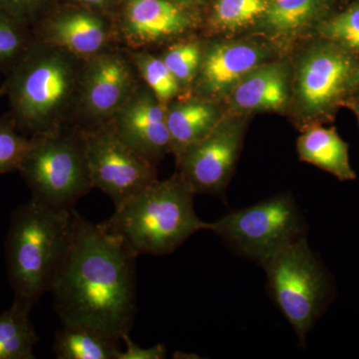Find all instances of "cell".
<instances>
[{"label": "cell", "mask_w": 359, "mask_h": 359, "mask_svg": "<svg viewBox=\"0 0 359 359\" xmlns=\"http://www.w3.org/2000/svg\"><path fill=\"white\" fill-rule=\"evenodd\" d=\"M32 145V137L21 133L7 112L0 117V174L20 171Z\"/></svg>", "instance_id": "cell-26"}, {"label": "cell", "mask_w": 359, "mask_h": 359, "mask_svg": "<svg viewBox=\"0 0 359 359\" xmlns=\"http://www.w3.org/2000/svg\"><path fill=\"white\" fill-rule=\"evenodd\" d=\"M60 4L62 0H0V9L32 28Z\"/></svg>", "instance_id": "cell-28"}, {"label": "cell", "mask_w": 359, "mask_h": 359, "mask_svg": "<svg viewBox=\"0 0 359 359\" xmlns=\"http://www.w3.org/2000/svg\"><path fill=\"white\" fill-rule=\"evenodd\" d=\"M262 266L271 299L304 344L332 295L327 271L306 237L283 248Z\"/></svg>", "instance_id": "cell-5"}, {"label": "cell", "mask_w": 359, "mask_h": 359, "mask_svg": "<svg viewBox=\"0 0 359 359\" xmlns=\"http://www.w3.org/2000/svg\"><path fill=\"white\" fill-rule=\"evenodd\" d=\"M83 133L92 185L115 208L158 180L156 165L124 143L111 121Z\"/></svg>", "instance_id": "cell-9"}, {"label": "cell", "mask_w": 359, "mask_h": 359, "mask_svg": "<svg viewBox=\"0 0 359 359\" xmlns=\"http://www.w3.org/2000/svg\"><path fill=\"white\" fill-rule=\"evenodd\" d=\"M18 172L32 199L56 207H73L93 189L84 133L74 126L32 137Z\"/></svg>", "instance_id": "cell-6"}, {"label": "cell", "mask_w": 359, "mask_h": 359, "mask_svg": "<svg viewBox=\"0 0 359 359\" xmlns=\"http://www.w3.org/2000/svg\"><path fill=\"white\" fill-rule=\"evenodd\" d=\"M204 45L200 40L185 39L167 45L158 53L184 92L192 89L202 63Z\"/></svg>", "instance_id": "cell-23"}, {"label": "cell", "mask_w": 359, "mask_h": 359, "mask_svg": "<svg viewBox=\"0 0 359 359\" xmlns=\"http://www.w3.org/2000/svg\"><path fill=\"white\" fill-rule=\"evenodd\" d=\"M111 123L124 143L153 164L172 152L167 106L143 83L135 90Z\"/></svg>", "instance_id": "cell-14"}, {"label": "cell", "mask_w": 359, "mask_h": 359, "mask_svg": "<svg viewBox=\"0 0 359 359\" xmlns=\"http://www.w3.org/2000/svg\"><path fill=\"white\" fill-rule=\"evenodd\" d=\"M120 342L92 328L62 325L55 335L53 351L58 359H118Z\"/></svg>", "instance_id": "cell-19"}, {"label": "cell", "mask_w": 359, "mask_h": 359, "mask_svg": "<svg viewBox=\"0 0 359 359\" xmlns=\"http://www.w3.org/2000/svg\"><path fill=\"white\" fill-rule=\"evenodd\" d=\"M297 153L302 161L325 170L340 181L356 178L349 162L348 145L334 129L311 127L299 137Z\"/></svg>", "instance_id": "cell-18"}, {"label": "cell", "mask_w": 359, "mask_h": 359, "mask_svg": "<svg viewBox=\"0 0 359 359\" xmlns=\"http://www.w3.org/2000/svg\"><path fill=\"white\" fill-rule=\"evenodd\" d=\"M287 76L280 63L259 65L233 89L231 102L245 111L280 109L287 99Z\"/></svg>", "instance_id": "cell-17"}, {"label": "cell", "mask_w": 359, "mask_h": 359, "mask_svg": "<svg viewBox=\"0 0 359 359\" xmlns=\"http://www.w3.org/2000/svg\"><path fill=\"white\" fill-rule=\"evenodd\" d=\"M4 95H2V92H1V89H0V97H2Z\"/></svg>", "instance_id": "cell-34"}, {"label": "cell", "mask_w": 359, "mask_h": 359, "mask_svg": "<svg viewBox=\"0 0 359 359\" xmlns=\"http://www.w3.org/2000/svg\"><path fill=\"white\" fill-rule=\"evenodd\" d=\"M141 84L128 52L122 47L86 59L71 126L89 131L110 122Z\"/></svg>", "instance_id": "cell-8"}, {"label": "cell", "mask_w": 359, "mask_h": 359, "mask_svg": "<svg viewBox=\"0 0 359 359\" xmlns=\"http://www.w3.org/2000/svg\"><path fill=\"white\" fill-rule=\"evenodd\" d=\"M348 93H359V61L349 79Z\"/></svg>", "instance_id": "cell-31"}, {"label": "cell", "mask_w": 359, "mask_h": 359, "mask_svg": "<svg viewBox=\"0 0 359 359\" xmlns=\"http://www.w3.org/2000/svg\"><path fill=\"white\" fill-rule=\"evenodd\" d=\"M77 212L30 199L11 217L6 259L14 301L32 311L52 285L65 263Z\"/></svg>", "instance_id": "cell-3"}, {"label": "cell", "mask_w": 359, "mask_h": 359, "mask_svg": "<svg viewBox=\"0 0 359 359\" xmlns=\"http://www.w3.org/2000/svg\"><path fill=\"white\" fill-rule=\"evenodd\" d=\"M351 108L355 113L356 117H358L359 122V101H355V102L351 103Z\"/></svg>", "instance_id": "cell-33"}, {"label": "cell", "mask_w": 359, "mask_h": 359, "mask_svg": "<svg viewBox=\"0 0 359 359\" xmlns=\"http://www.w3.org/2000/svg\"><path fill=\"white\" fill-rule=\"evenodd\" d=\"M244 133L243 120L221 119L205 138L177 156L178 174L196 195L223 196L240 155Z\"/></svg>", "instance_id": "cell-11"}, {"label": "cell", "mask_w": 359, "mask_h": 359, "mask_svg": "<svg viewBox=\"0 0 359 359\" xmlns=\"http://www.w3.org/2000/svg\"><path fill=\"white\" fill-rule=\"evenodd\" d=\"M193 192L178 173L156 180L135 194L101 226L119 238L137 257L175 252L194 233L209 230L194 208Z\"/></svg>", "instance_id": "cell-4"}, {"label": "cell", "mask_w": 359, "mask_h": 359, "mask_svg": "<svg viewBox=\"0 0 359 359\" xmlns=\"http://www.w3.org/2000/svg\"><path fill=\"white\" fill-rule=\"evenodd\" d=\"M84 61L65 49L35 41L7 73L0 89L21 133L44 136L72 125Z\"/></svg>", "instance_id": "cell-2"}, {"label": "cell", "mask_w": 359, "mask_h": 359, "mask_svg": "<svg viewBox=\"0 0 359 359\" xmlns=\"http://www.w3.org/2000/svg\"><path fill=\"white\" fill-rule=\"evenodd\" d=\"M126 50L142 83L153 92L160 102L167 106L182 95L184 90L159 54L149 50Z\"/></svg>", "instance_id": "cell-22"}, {"label": "cell", "mask_w": 359, "mask_h": 359, "mask_svg": "<svg viewBox=\"0 0 359 359\" xmlns=\"http://www.w3.org/2000/svg\"><path fill=\"white\" fill-rule=\"evenodd\" d=\"M120 1L121 0H62V2H65V4L88 7V8L102 11V13L110 14V15H114Z\"/></svg>", "instance_id": "cell-30"}, {"label": "cell", "mask_w": 359, "mask_h": 359, "mask_svg": "<svg viewBox=\"0 0 359 359\" xmlns=\"http://www.w3.org/2000/svg\"><path fill=\"white\" fill-rule=\"evenodd\" d=\"M136 257L101 224L77 212L69 252L50 290L62 325L92 328L122 341L136 313Z\"/></svg>", "instance_id": "cell-1"}, {"label": "cell", "mask_w": 359, "mask_h": 359, "mask_svg": "<svg viewBox=\"0 0 359 359\" xmlns=\"http://www.w3.org/2000/svg\"><path fill=\"white\" fill-rule=\"evenodd\" d=\"M320 33L327 41L344 50L359 52V2L323 21Z\"/></svg>", "instance_id": "cell-27"}, {"label": "cell", "mask_w": 359, "mask_h": 359, "mask_svg": "<svg viewBox=\"0 0 359 359\" xmlns=\"http://www.w3.org/2000/svg\"><path fill=\"white\" fill-rule=\"evenodd\" d=\"M175 4H180V6L189 7V8H198L205 4L207 0H172Z\"/></svg>", "instance_id": "cell-32"}, {"label": "cell", "mask_w": 359, "mask_h": 359, "mask_svg": "<svg viewBox=\"0 0 359 359\" xmlns=\"http://www.w3.org/2000/svg\"><path fill=\"white\" fill-rule=\"evenodd\" d=\"M332 0H269L264 26L276 34H292L327 13Z\"/></svg>", "instance_id": "cell-20"}, {"label": "cell", "mask_w": 359, "mask_h": 359, "mask_svg": "<svg viewBox=\"0 0 359 359\" xmlns=\"http://www.w3.org/2000/svg\"><path fill=\"white\" fill-rule=\"evenodd\" d=\"M34 43L32 28L0 9V74L6 76Z\"/></svg>", "instance_id": "cell-24"}, {"label": "cell", "mask_w": 359, "mask_h": 359, "mask_svg": "<svg viewBox=\"0 0 359 359\" xmlns=\"http://www.w3.org/2000/svg\"><path fill=\"white\" fill-rule=\"evenodd\" d=\"M30 311L13 302L11 309L0 313V359L35 358L33 351L39 337Z\"/></svg>", "instance_id": "cell-21"}, {"label": "cell", "mask_w": 359, "mask_h": 359, "mask_svg": "<svg viewBox=\"0 0 359 359\" xmlns=\"http://www.w3.org/2000/svg\"><path fill=\"white\" fill-rule=\"evenodd\" d=\"M309 52L299 71V96L311 115L327 114L348 93V82L358 61L332 42Z\"/></svg>", "instance_id": "cell-13"}, {"label": "cell", "mask_w": 359, "mask_h": 359, "mask_svg": "<svg viewBox=\"0 0 359 359\" xmlns=\"http://www.w3.org/2000/svg\"><path fill=\"white\" fill-rule=\"evenodd\" d=\"M269 0H215L210 22L221 30H236L263 18Z\"/></svg>", "instance_id": "cell-25"}, {"label": "cell", "mask_w": 359, "mask_h": 359, "mask_svg": "<svg viewBox=\"0 0 359 359\" xmlns=\"http://www.w3.org/2000/svg\"><path fill=\"white\" fill-rule=\"evenodd\" d=\"M226 247L238 256L262 266L269 257L301 238L308 224L290 193L235 210L209 224Z\"/></svg>", "instance_id": "cell-7"}, {"label": "cell", "mask_w": 359, "mask_h": 359, "mask_svg": "<svg viewBox=\"0 0 359 359\" xmlns=\"http://www.w3.org/2000/svg\"><path fill=\"white\" fill-rule=\"evenodd\" d=\"M126 349L121 351L118 359H163L166 358V348L162 344H156L150 347H142L135 344L127 334L123 337Z\"/></svg>", "instance_id": "cell-29"}, {"label": "cell", "mask_w": 359, "mask_h": 359, "mask_svg": "<svg viewBox=\"0 0 359 359\" xmlns=\"http://www.w3.org/2000/svg\"><path fill=\"white\" fill-rule=\"evenodd\" d=\"M113 18L118 43L128 50L167 46L188 39L198 25L194 8L172 0H121Z\"/></svg>", "instance_id": "cell-10"}, {"label": "cell", "mask_w": 359, "mask_h": 359, "mask_svg": "<svg viewBox=\"0 0 359 359\" xmlns=\"http://www.w3.org/2000/svg\"><path fill=\"white\" fill-rule=\"evenodd\" d=\"M32 30L35 41L83 60L120 47L113 15L77 4L62 2Z\"/></svg>", "instance_id": "cell-12"}, {"label": "cell", "mask_w": 359, "mask_h": 359, "mask_svg": "<svg viewBox=\"0 0 359 359\" xmlns=\"http://www.w3.org/2000/svg\"><path fill=\"white\" fill-rule=\"evenodd\" d=\"M263 50L255 44L219 42L205 46L192 93L208 100L221 98L261 65Z\"/></svg>", "instance_id": "cell-15"}, {"label": "cell", "mask_w": 359, "mask_h": 359, "mask_svg": "<svg viewBox=\"0 0 359 359\" xmlns=\"http://www.w3.org/2000/svg\"><path fill=\"white\" fill-rule=\"evenodd\" d=\"M221 119L211 100L193 93L175 99L167 105L172 152L177 157L189 146L202 140Z\"/></svg>", "instance_id": "cell-16"}]
</instances>
